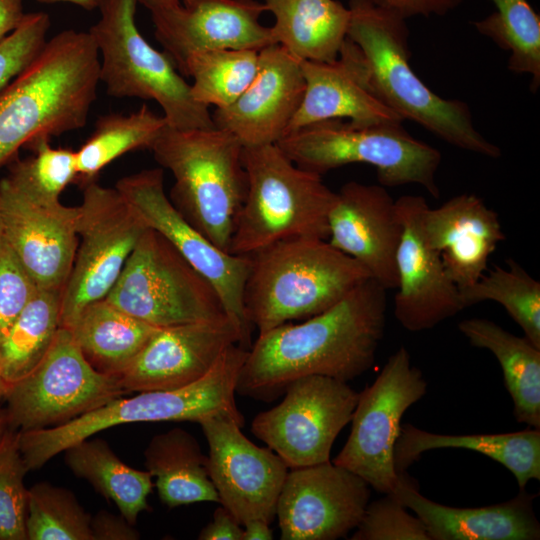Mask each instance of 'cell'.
I'll list each match as a JSON object with an SVG mask.
<instances>
[{"mask_svg":"<svg viewBox=\"0 0 540 540\" xmlns=\"http://www.w3.org/2000/svg\"><path fill=\"white\" fill-rule=\"evenodd\" d=\"M386 289L369 278L329 309L259 334L236 393L269 402L294 380L324 375L348 382L374 364L386 323Z\"/></svg>","mask_w":540,"mask_h":540,"instance_id":"6da1fadb","label":"cell"},{"mask_svg":"<svg viewBox=\"0 0 540 540\" xmlns=\"http://www.w3.org/2000/svg\"><path fill=\"white\" fill-rule=\"evenodd\" d=\"M99 53L89 32L64 30L0 91V166L41 138L86 125L96 99Z\"/></svg>","mask_w":540,"mask_h":540,"instance_id":"7a4b0ae2","label":"cell"},{"mask_svg":"<svg viewBox=\"0 0 540 540\" xmlns=\"http://www.w3.org/2000/svg\"><path fill=\"white\" fill-rule=\"evenodd\" d=\"M348 8L347 37L361 50L377 92L392 110L453 146L500 157V148L475 128L465 102L438 96L413 71L406 19L372 0H349Z\"/></svg>","mask_w":540,"mask_h":540,"instance_id":"3957f363","label":"cell"},{"mask_svg":"<svg viewBox=\"0 0 540 540\" xmlns=\"http://www.w3.org/2000/svg\"><path fill=\"white\" fill-rule=\"evenodd\" d=\"M250 256L243 307L259 334L324 312L371 278L324 239H288Z\"/></svg>","mask_w":540,"mask_h":540,"instance_id":"277c9868","label":"cell"},{"mask_svg":"<svg viewBox=\"0 0 540 540\" xmlns=\"http://www.w3.org/2000/svg\"><path fill=\"white\" fill-rule=\"evenodd\" d=\"M247 354V349L232 344L203 377L187 386L138 392L131 398L121 396L63 425L19 432V447L28 469H39L69 446L120 424L225 417L243 426L235 393Z\"/></svg>","mask_w":540,"mask_h":540,"instance_id":"5b68a950","label":"cell"},{"mask_svg":"<svg viewBox=\"0 0 540 540\" xmlns=\"http://www.w3.org/2000/svg\"><path fill=\"white\" fill-rule=\"evenodd\" d=\"M150 150L174 177L169 199L175 208L216 247L229 252L247 192L242 144L216 127L167 125Z\"/></svg>","mask_w":540,"mask_h":540,"instance_id":"8992f818","label":"cell"},{"mask_svg":"<svg viewBox=\"0 0 540 540\" xmlns=\"http://www.w3.org/2000/svg\"><path fill=\"white\" fill-rule=\"evenodd\" d=\"M247 192L229 253L249 256L293 238L328 239L335 192L295 165L277 144L243 147Z\"/></svg>","mask_w":540,"mask_h":540,"instance_id":"52a82bcc","label":"cell"},{"mask_svg":"<svg viewBox=\"0 0 540 540\" xmlns=\"http://www.w3.org/2000/svg\"><path fill=\"white\" fill-rule=\"evenodd\" d=\"M137 4L138 0H100V18L88 31L99 53V79L107 94L153 100L168 125L177 129L214 128L208 107L193 98L172 59L140 33Z\"/></svg>","mask_w":540,"mask_h":540,"instance_id":"ba28073f","label":"cell"},{"mask_svg":"<svg viewBox=\"0 0 540 540\" xmlns=\"http://www.w3.org/2000/svg\"><path fill=\"white\" fill-rule=\"evenodd\" d=\"M298 167L319 175L353 163L376 168L382 186L419 184L438 198L441 153L412 137L402 123L357 124L343 119L316 122L277 143Z\"/></svg>","mask_w":540,"mask_h":540,"instance_id":"9c48e42d","label":"cell"},{"mask_svg":"<svg viewBox=\"0 0 540 540\" xmlns=\"http://www.w3.org/2000/svg\"><path fill=\"white\" fill-rule=\"evenodd\" d=\"M105 299L159 328L227 316L213 285L151 228L140 236Z\"/></svg>","mask_w":540,"mask_h":540,"instance_id":"30bf717a","label":"cell"},{"mask_svg":"<svg viewBox=\"0 0 540 540\" xmlns=\"http://www.w3.org/2000/svg\"><path fill=\"white\" fill-rule=\"evenodd\" d=\"M125 394L118 377L95 370L60 327L39 364L7 386L4 402L9 428L23 432L63 425Z\"/></svg>","mask_w":540,"mask_h":540,"instance_id":"8fae6325","label":"cell"},{"mask_svg":"<svg viewBox=\"0 0 540 540\" xmlns=\"http://www.w3.org/2000/svg\"><path fill=\"white\" fill-rule=\"evenodd\" d=\"M427 391L423 373L401 346L376 380L359 393L348 439L333 460L383 494H392L401 480L394 465V448L401 419Z\"/></svg>","mask_w":540,"mask_h":540,"instance_id":"7c38bea8","label":"cell"},{"mask_svg":"<svg viewBox=\"0 0 540 540\" xmlns=\"http://www.w3.org/2000/svg\"><path fill=\"white\" fill-rule=\"evenodd\" d=\"M79 243L62 291L60 323L69 329L90 303L106 298L146 229L116 188L83 187Z\"/></svg>","mask_w":540,"mask_h":540,"instance_id":"4fadbf2b","label":"cell"},{"mask_svg":"<svg viewBox=\"0 0 540 540\" xmlns=\"http://www.w3.org/2000/svg\"><path fill=\"white\" fill-rule=\"evenodd\" d=\"M284 394L277 406L256 415L252 433L288 468L330 461L333 443L351 421L359 392L345 381L309 375L291 382Z\"/></svg>","mask_w":540,"mask_h":540,"instance_id":"5bb4252c","label":"cell"},{"mask_svg":"<svg viewBox=\"0 0 540 540\" xmlns=\"http://www.w3.org/2000/svg\"><path fill=\"white\" fill-rule=\"evenodd\" d=\"M115 188L146 228L164 236L213 285L239 329L240 346L249 350L252 326L245 316L243 290L251 256L223 251L193 227L165 194L162 168L125 176Z\"/></svg>","mask_w":540,"mask_h":540,"instance_id":"9a60e30c","label":"cell"},{"mask_svg":"<svg viewBox=\"0 0 540 540\" xmlns=\"http://www.w3.org/2000/svg\"><path fill=\"white\" fill-rule=\"evenodd\" d=\"M4 238L37 288L62 289L78 243L79 207L0 181Z\"/></svg>","mask_w":540,"mask_h":540,"instance_id":"2e32d148","label":"cell"},{"mask_svg":"<svg viewBox=\"0 0 540 540\" xmlns=\"http://www.w3.org/2000/svg\"><path fill=\"white\" fill-rule=\"evenodd\" d=\"M198 423L209 445L207 470L219 503L242 526L252 520L271 524L288 473L283 459L251 442L232 419L208 417Z\"/></svg>","mask_w":540,"mask_h":540,"instance_id":"e0dca14e","label":"cell"},{"mask_svg":"<svg viewBox=\"0 0 540 540\" xmlns=\"http://www.w3.org/2000/svg\"><path fill=\"white\" fill-rule=\"evenodd\" d=\"M370 486L333 462L292 468L280 491L276 516L282 540H336L362 519Z\"/></svg>","mask_w":540,"mask_h":540,"instance_id":"ac0fdd59","label":"cell"},{"mask_svg":"<svg viewBox=\"0 0 540 540\" xmlns=\"http://www.w3.org/2000/svg\"><path fill=\"white\" fill-rule=\"evenodd\" d=\"M149 10L155 38L179 73L186 58L216 49L260 51L272 45L271 29L260 23L267 12L257 0H180Z\"/></svg>","mask_w":540,"mask_h":540,"instance_id":"d6986e66","label":"cell"},{"mask_svg":"<svg viewBox=\"0 0 540 540\" xmlns=\"http://www.w3.org/2000/svg\"><path fill=\"white\" fill-rule=\"evenodd\" d=\"M427 206L422 196L396 200L403 230L396 253L394 314L411 332L432 329L464 309L458 287L425 234L422 216Z\"/></svg>","mask_w":540,"mask_h":540,"instance_id":"ffe728a7","label":"cell"},{"mask_svg":"<svg viewBox=\"0 0 540 540\" xmlns=\"http://www.w3.org/2000/svg\"><path fill=\"white\" fill-rule=\"evenodd\" d=\"M240 343L228 316L159 328L118 379L127 393L181 388L203 377L228 346Z\"/></svg>","mask_w":540,"mask_h":540,"instance_id":"44dd1931","label":"cell"},{"mask_svg":"<svg viewBox=\"0 0 540 540\" xmlns=\"http://www.w3.org/2000/svg\"><path fill=\"white\" fill-rule=\"evenodd\" d=\"M327 241L360 263L383 288L396 289V253L402 222L382 185L344 184L328 215Z\"/></svg>","mask_w":540,"mask_h":540,"instance_id":"7402d4cb","label":"cell"},{"mask_svg":"<svg viewBox=\"0 0 540 540\" xmlns=\"http://www.w3.org/2000/svg\"><path fill=\"white\" fill-rule=\"evenodd\" d=\"M305 80L301 63L277 44L258 52L255 77L229 106L215 109L214 126L231 133L243 147L276 144L298 110Z\"/></svg>","mask_w":540,"mask_h":540,"instance_id":"603a6c76","label":"cell"},{"mask_svg":"<svg viewBox=\"0 0 540 540\" xmlns=\"http://www.w3.org/2000/svg\"><path fill=\"white\" fill-rule=\"evenodd\" d=\"M300 63L304 95L285 135L332 119H348L357 124L403 122L377 92L361 50L348 37L336 60Z\"/></svg>","mask_w":540,"mask_h":540,"instance_id":"cb8c5ba5","label":"cell"},{"mask_svg":"<svg viewBox=\"0 0 540 540\" xmlns=\"http://www.w3.org/2000/svg\"><path fill=\"white\" fill-rule=\"evenodd\" d=\"M422 223L451 281L463 289L487 271L490 256L505 240L498 214L474 194H461L438 208L427 206Z\"/></svg>","mask_w":540,"mask_h":540,"instance_id":"d4e9b609","label":"cell"},{"mask_svg":"<svg viewBox=\"0 0 540 540\" xmlns=\"http://www.w3.org/2000/svg\"><path fill=\"white\" fill-rule=\"evenodd\" d=\"M422 521L430 540H538L533 510L536 495L525 490L513 499L478 508L450 507L423 496L404 473L392 493Z\"/></svg>","mask_w":540,"mask_h":540,"instance_id":"484cf974","label":"cell"},{"mask_svg":"<svg viewBox=\"0 0 540 540\" xmlns=\"http://www.w3.org/2000/svg\"><path fill=\"white\" fill-rule=\"evenodd\" d=\"M457 448L481 453L506 467L517 481L519 491L529 481L540 480V428L500 434L446 435L401 425L394 448L398 474L406 473L429 450Z\"/></svg>","mask_w":540,"mask_h":540,"instance_id":"4316f807","label":"cell"},{"mask_svg":"<svg viewBox=\"0 0 540 540\" xmlns=\"http://www.w3.org/2000/svg\"><path fill=\"white\" fill-rule=\"evenodd\" d=\"M275 18L273 44L302 61L337 59L347 38L350 10L336 0H265Z\"/></svg>","mask_w":540,"mask_h":540,"instance_id":"83f0119b","label":"cell"},{"mask_svg":"<svg viewBox=\"0 0 540 540\" xmlns=\"http://www.w3.org/2000/svg\"><path fill=\"white\" fill-rule=\"evenodd\" d=\"M158 329L105 298L88 304L69 328L90 365L115 377L129 366Z\"/></svg>","mask_w":540,"mask_h":540,"instance_id":"f1b7e54d","label":"cell"},{"mask_svg":"<svg viewBox=\"0 0 540 540\" xmlns=\"http://www.w3.org/2000/svg\"><path fill=\"white\" fill-rule=\"evenodd\" d=\"M458 329L472 346L488 349L500 363L516 420L540 428V349L483 318L463 320Z\"/></svg>","mask_w":540,"mask_h":540,"instance_id":"f546056e","label":"cell"},{"mask_svg":"<svg viewBox=\"0 0 540 540\" xmlns=\"http://www.w3.org/2000/svg\"><path fill=\"white\" fill-rule=\"evenodd\" d=\"M144 456L164 505L174 508L197 502L219 503L207 470L208 456L188 431L176 427L155 435Z\"/></svg>","mask_w":540,"mask_h":540,"instance_id":"4dcf8cb0","label":"cell"},{"mask_svg":"<svg viewBox=\"0 0 540 540\" xmlns=\"http://www.w3.org/2000/svg\"><path fill=\"white\" fill-rule=\"evenodd\" d=\"M67 467L88 481L96 491L117 506L132 525L143 511L150 510L147 497L152 475L122 462L103 439H84L63 451Z\"/></svg>","mask_w":540,"mask_h":540,"instance_id":"1f68e13d","label":"cell"},{"mask_svg":"<svg viewBox=\"0 0 540 540\" xmlns=\"http://www.w3.org/2000/svg\"><path fill=\"white\" fill-rule=\"evenodd\" d=\"M62 289L37 288L0 343V379L8 386L30 373L61 327Z\"/></svg>","mask_w":540,"mask_h":540,"instance_id":"d6a6232c","label":"cell"},{"mask_svg":"<svg viewBox=\"0 0 540 540\" xmlns=\"http://www.w3.org/2000/svg\"><path fill=\"white\" fill-rule=\"evenodd\" d=\"M167 125L164 116L155 114L146 105L127 115L113 113L99 117L94 132L75 151L77 175L74 182L84 187L125 153L150 149Z\"/></svg>","mask_w":540,"mask_h":540,"instance_id":"836d02e7","label":"cell"},{"mask_svg":"<svg viewBox=\"0 0 540 540\" xmlns=\"http://www.w3.org/2000/svg\"><path fill=\"white\" fill-rule=\"evenodd\" d=\"M258 52L216 49L189 55L180 74L190 77L193 98L215 109L231 105L250 85L258 67Z\"/></svg>","mask_w":540,"mask_h":540,"instance_id":"e575fe53","label":"cell"},{"mask_svg":"<svg viewBox=\"0 0 540 540\" xmlns=\"http://www.w3.org/2000/svg\"><path fill=\"white\" fill-rule=\"evenodd\" d=\"M459 294L464 309L487 300L499 303L540 349V283L514 260L507 268L494 266Z\"/></svg>","mask_w":540,"mask_h":540,"instance_id":"d590c367","label":"cell"},{"mask_svg":"<svg viewBox=\"0 0 540 540\" xmlns=\"http://www.w3.org/2000/svg\"><path fill=\"white\" fill-rule=\"evenodd\" d=\"M495 12L473 22L476 30L510 53L509 70L532 76L530 88L540 86V17L527 0H491Z\"/></svg>","mask_w":540,"mask_h":540,"instance_id":"8d00e7d4","label":"cell"},{"mask_svg":"<svg viewBox=\"0 0 540 540\" xmlns=\"http://www.w3.org/2000/svg\"><path fill=\"white\" fill-rule=\"evenodd\" d=\"M91 516L68 489L40 482L28 489V540H93Z\"/></svg>","mask_w":540,"mask_h":540,"instance_id":"74e56055","label":"cell"},{"mask_svg":"<svg viewBox=\"0 0 540 540\" xmlns=\"http://www.w3.org/2000/svg\"><path fill=\"white\" fill-rule=\"evenodd\" d=\"M49 139L41 137L26 145L33 156L15 163L7 178L23 189L59 199L64 189L75 181L76 154L69 148L51 146Z\"/></svg>","mask_w":540,"mask_h":540,"instance_id":"f35d334b","label":"cell"},{"mask_svg":"<svg viewBox=\"0 0 540 540\" xmlns=\"http://www.w3.org/2000/svg\"><path fill=\"white\" fill-rule=\"evenodd\" d=\"M28 471L19 447V431L9 428L0 441V540H27L24 477Z\"/></svg>","mask_w":540,"mask_h":540,"instance_id":"ab89813d","label":"cell"},{"mask_svg":"<svg viewBox=\"0 0 540 540\" xmlns=\"http://www.w3.org/2000/svg\"><path fill=\"white\" fill-rule=\"evenodd\" d=\"M393 495L368 503L351 540H430L422 521Z\"/></svg>","mask_w":540,"mask_h":540,"instance_id":"60d3db41","label":"cell"},{"mask_svg":"<svg viewBox=\"0 0 540 540\" xmlns=\"http://www.w3.org/2000/svg\"><path fill=\"white\" fill-rule=\"evenodd\" d=\"M49 27L48 14L26 13L21 23L0 41V91L38 56L47 42Z\"/></svg>","mask_w":540,"mask_h":540,"instance_id":"b9f144b4","label":"cell"},{"mask_svg":"<svg viewBox=\"0 0 540 540\" xmlns=\"http://www.w3.org/2000/svg\"><path fill=\"white\" fill-rule=\"evenodd\" d=\"M36 290L4 238L0 246V343Z\"/></svg>","mask_w":540,"mask_h":540,"instance_id":"7bdbcfd3","label":"cell"},{"mask_svg":"<svg viewBox=\"0 0 540 540\" xmlns=\"http://www.w3.org/2000/svg\"><path fill=\"white\" fill-rule=\"evenodd\" d=\"M93 540H137L139 532L121 514L98 511L90 520Z\"/></svg>","mask_w":540,"mask_h":540,"instance_id":"ee69618b","label":"cell"},{"mask_svg":"<svg viewBox=\"0 0 540 540\" xmlns=\"http://www.w3.org/2000/svg\"><path fill=\"white\" fill-rule=\"evenodd\" d=\"M376 5L396 13L404 19L415 15H444L463 0H372Z\"/></svg>","mask_w":540,"mask_h":540,"instance_id":"f6af8a7d","label":"cell"},{"mask_svg":"<svg viewBox=\"0 0 540 540\" xmlns=\"http://www.w3.org/2000/svg\"><path fill=\"white\" fill-rule=\"evenodd\" d=\"M243 528L224 506L214 510L212 521L199 533L200 540H241Z\"/></svg>","mask_w":540,"mask_h":540,"instance_id":"bcb514c9","label":"cell"},{"mask_svg":"<svg viewBox=\"0 0 540 540\" xmlns=\"http://www.w3.org/2000/svg\"><path fill=\"white\" fill-rule=\"evenodd\" d=\"M23 1L0 0V41L10 34L26 15Z\"/></svg>","mask_w":540,"mask_h":540,"instance_id":"7dc6e473","label":"cell"},{"mask_svg":"<svg viewBox=\"0 0 540 540\" xmlns=\"http://www.w3.org/2000/svg\"><path fill=\"white\" fill-rule=\"evenodd\" d=\"M273 532L270 524L262 520H252L244 525L241 540H271Z\"/></svg>","mask_w":540,"mask_h":540,"instance_id":"c3c4849f","label":"cell"},{"mask_svg":"<svg viewBox=\"0 0 540 540\" xmlns=\"http://www.w3.org/2000/svg\"><path fill=\"white\" fill-rule=\"evenodd\" d=\"M42 2H67L91 11L98 8L100 0H39Z\"/></svg>","mask_w":540,"mask_h":540,"instance_id":"681fc988","label":"cell"},{"mask_svg":"<svg viewBox=\"0 0 540 540\" xmlns=\"http://www.w3.org/2000/svg\"><path fill=\"white\" fill-rule=\"evenodd\" d=\"M8 429H9V423H8L7 411H6V408H3L0 404V441Z\"/></svg>","mask_w":540,"mask_h":540,"instance_id":"f907efd6","label":"cell"},{"mask_svg":"<svg viewBox=\"0 0 540 540\" xmlns=\"http://www.w3.org/2000/svg\"><path fill=\"white\" fill-rule=\"evenodd\" d=\"M180 0H138V3L142 4L145 8L152 5L168 6L179 3Z\"/></svg>","mask_w":540,"mask_h":540,"instance_id":"816d5d0a","label":"cell"},{"mask_svg":"<svg viewBox=\"0 0 540 540\" xmlns=\"http://www.w3.org/2000/svg\"><path fill=\"white\" fill-rule=\"evenodd\" d=\"M7 391V385L0 379V404L4 402Z\"/></svg>","mask_w":540,"mask_h":540,"instance_id":"f5cc1de1","label":"cell"},{"mask_svg":"<svg viewBox=\"0 0 540 540\" xmlns=\"http://www.w3.org/2000/svg\"><path fill=\"white\" fill-rule=\"evenodd\" d=\"M4 242V229H3V220H2V212H1V206H0V246Z\"/></svg>","mask_w":540,"mask_h":540,"instance_id":"db71d44e","label":"cell"}]
</instances>
